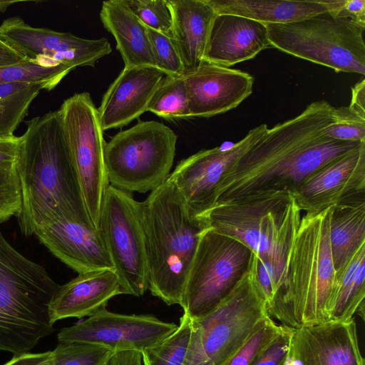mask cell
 <instances>
[{
  "instance_id": "cell-1",
  "label": "cell",
  "mask_w": 365,
  "mask_h": 365,
  "mask_svg": "<svg viewBox=\"0 0 365 365\" xmlns=\"http://www.w3.org/2000/svg\"><path fill=\"white\" fill-rule=\"evenodd\" d=\"M332 107L326 101H314L268 128L223 175L214 204L259 192L293 194L312 174L356 147L361 141L334 140L324 134Z\"/></svg>"
},
{
  "instance_id": "cell-2",
  "label": "cell",
  "mask_w": 365,
  "mask_h": 365,
  "mask_svg": "<svg viewBox=\"0 0 365 365\" xmlns=\"http://www.w3.org/2000/svg\"><path fill=\"white\" fill-rule=\"evenodd\" d=\"M16 170L21 205L17 220L26 237L41 225L71 219L95 228L87 213L58 110L26 120ZM96 229V228H95Z\"/></svg>"
},
{
  "instance_id": "cell-3",
  "label": "cell",
  "mask_w": 365,
  "mask_h": 365,
  "mask_svg": "<svg viewBox=\"0 0 365 365\" xmlns=\"http://www.w3.org/2000/svg\"><path fill=\"white\" fill-rule=\"evenodd\" d=\"M148 289L168 305H181L187 276L207 225L168 178L141 202Z\"/></svg>"
},
{
  "instance_id": "cell-4",
  "label": "cell",
  "mask_w": 365,
  "mask_h": 365,
  "mask_svg": "<svg viewBox=\"0 0 365 365\" xmlns=\"http://www.w3.org/2000/svg\"><path fill=\"white\" fill-rule=\"evenodd\" d=\"M332 208L301 217L287 256L282 292L272 314L283 326L329 321L327 309L335 274L329 242Z\"/></svg>"
},
{
  "instance_id": "cell-5",
  "label": "cell",
  "mask_w": 365,
  "mask_h": 365,
  "mask_svg": "<svg viewBox=\"0 0 365 365\" xmlns=\"http://www.w3.org/2000/svg\"><path fill=\"white\" fill-rule=\"evenodd\" d=\"M59 287L0 230V351L29 352L53 331L49 304Z\"/></svg>"
},
{
  "instance_id": "cell-6",
  "label": "cell",
  "mask_w": 365,
  "mask_h": 365,
  "mask_svg": "<svg viewBox=\"0 0 365 365\" xmlns=\"http://www.w3.org/2000/svg\"><path fill=\"white\" fill-rule=\"evenodd\" d=\"M201 217L257 257L287 262L302 215L290 192L272 190L218 201Z\"/></svg>"
},
{
  "instance_id": "cell-7",
  "label": "cell",
  "mask_w": 365,
  "mask_h": 365,
  "mask_svg": "<svg viewBox=\"0 0 365 365\" xmlns=\"http://www.w3.org/2000/svg\"><path fill=\"white\" fill-rule=\"evenodd\" d=\"M269 317L250 265L214 310L191 319V338L184 365H225Z\"/></svg>"
},
{
  "instance_id": "cell-8",
  "label": "cell",
  "mask_w": 365,
  "mask_h": 365,
  "mask_svg": "<svg viewBox=\"0 0 365 365\" xmlns=\"http://www.w3.org/2000/svg\"><path fill=\"white\" fill-rule=\"evenodd\" d=\"M178 136L156 120L138 121L118 132L104 145L108 180L128 192L153 191L168 178Z\"/></svg>"
},
{
  "instance_id": "cell-9",
  "label": "cell",
  "mask_w": 365,
  "mask_h": 365,
  "mask_svg": "<svg viewBox=\"0 0 365 365\" xmlns=\"http://www.w3.org/2000/svg\"><path fill=\"white\" fill-rule=\"evenodd\" d=\"M265 26L271 47L336 72L365 75V26L352 20L327 12Z\"/></svg>"
},
{
  "instance_id": "cell-10",
  "label": "cell",
  "mask_w": 365,
  "mask_h": 365,
  "mask_svg": "<svg viewBox=\"0 0 365 365\" xmlns=\"http://www.w3.org/2000/svg\"><path fill=\"white\" fill-rule=\"evenodd\" d=\"M252 252L210 227L202 233L185 283L181 307L192 320L214 310L248 271Z\"/></svg>"
},
{
  "instance_id": "cell-11",
  "label": "cell",
  "mask_w": 365,
  "mask_h": 365,
  "mask_svg": "<svg viewBox=\"0 0 365 365\" xmlns=\"http://www.w3.org/2000/svg\"><path fill=\"white\" fill-rule=\"evenodd\" d=\"M58 111L87 213L93 226L98 229L102 201L109 182L98 108L90 93L82 92L66 99Z\"/></svg>"
},
{
  "instance_id": "cell-12",
  "label": "cell",
  "mask_w": 365,
  "mask_h": 365,
  "mask_svg": "<svg viewBox=\"0 0 365 365\" xmlns=\"http://www.w3.org/2000/svg\"><path fill=\"white\" fill-rule=\"evenodd\" d=\"M98 229L124 294L143 295L148 289V268L141 202L131 192L109 184Z\"/></svg>"
},
{
  "instance_id": "cell-13",
  "label": "cell",
  "mask_w": 365,
  "mask_h": 365,
  "mask_svg": "<svg viewBox=\"0 0 365 365\" xmlns=\"http://www.w3.org/2000/svg\"><path fill=\"white\" fill-rule=\"evenodd\" d=\"M1 38L27 61L43 67H93L112 51L107 38L87 39L68 32L34 27L20 17H10L0 25Z\"/></svg>"
},
{
  "instance_id": "cell-14",
  "label": "cell",
  "mask_w": 365,
  "mask_h": 365,
  "mask_svg": "<svg viewBox=\"0 0 365 365\" xmlns=\"http://www.w3.org/2000/svg\"><path fill=\"white\" fill-rule=\"evenodd\" d=\"M178 327L150 314H124L104 308L71 327L61 329L58 342H85L108 346L115 351H143L160 343Z\"/></svg>"
},
{
  "instance_id": "cell-15",
  "label": "cell",
  "mask_w": 365,
  "mask_h": 365,
  "mask_svg": "<svg viewBox=\"0 0 365 365\" xmlns=\"http://www.w3.org/2000/svg\"><path fill=\"white\" fill-rule=\"evenodd\" d=\"M267 130L265 123L261 124L229 148L203 149L177 164L168 179L195 215L201 216L212 207L223 175Z\"/></svg>"
},
{
  "instance_id": "cell-16",
  "label": "cell",
  "mask_w": 365,
  "mask_h": 365,
  "mask_svg": "<svg viewBox=\"0 0 365 365\" xmlns=\"http://www.w3.org/2000/svg\"><path fill=\"white\" fill-rule=\"evenodd\" d=\"M287 365H365L354 318L294 327Z\"/></svg>"
},
{
  "instance_id": "cell-17",
  "label": "cell",
  "mask_w": 365,
  "mask_h": 365,
  "mask_svg": "<svg viewBox=\"0 0 365 365\" xmlns=\"http://www.w3.org/2000/svg\"><path fill=\"white\" fill-rule=\"evenodd\" d=\"M362 190H365V140L312 174L292 195L301 211L314 215Z\"/></svg>"
},
{
  "instance_id": "cell-18",
  "label": "cell",
  "mask_w": 365,
  "mask_h": 365,
  "mask_svg": "<svg viewBox=\"0 0 365 365\" xmlns=\"http://www.w3.org/2000/svg\"><path fill=\"white\" fill-rule=\"evenodd\" d=\"M190 117L210 118L237 107L252 93L254 78L248 73L204 62L183 75Z\"/></svg>"
},
{
  "instance_id": "cell-19",
  "label": "cell",
  "mask_w": 365,
  "mask_h": 365,
  "mask_svg": "<svg viewBox=\"0 0 365 365\" xmlns=\"http://www.w3.org/2000/svg\"><path fill=\"white\" fill-rule=\"evenodd\" d=\"M34 235L53 256L78 274L115 269L99 229L71 219H58L39 226Z\"/></svg>"
},
{
  "instance_id": "cell-20",
  "label": "cell",
  "mask_w": 365,
  "mask_h": 365,
  "mask_svg": "<svg viewBox=\"0 0 365 365\" xmlns=\"http://www.w3.org/2000/svg\"><path fill=\"white\" fill-rule=\"evenodd\" d=\"M168 77L155 66L124 67L98 108L103 131L123 128L148 111L155 91Z\"/></svg>"
},
{
  "instance_id": "cell-21",
  "label": "cell",
  "mask_w": 365,
  "mask_h": 365,
  "mask_svg": "<svg viewBox=\"0 0 365 365\" xmlns=\"http://www.w3.org/2000/svg\"><path fill=\"white\" fill-rule=\"evenodd\" d=\"M271 47L266 26L258 21L232 14L215 17L204 61L230 68L254 58Z\"/></svg>"
},
{
  "instance_id": "cell-22",
  "label": "cell",
  "mask_w": 365,
  "mask_h": 365,
  "mask_svg": "<svg viewBox=\"0 0 365 365\" xmlns=\"http://www.w3.org/2000/svg\"><path fill=\"white\" fill-rule=\"evenodd\" d=\"M124 294L115 269L79 273L60 285L49 304L53 324L67 318L89 317L106 307L113 297Z\"/></svg>"
},
{
  "instance_id": "cell-23",
  "label": "cell",
  "mask_w": 365,
  "mask_h": 365,
  "mask_svg": "<svg viewBox=\"0 0 365 365\" xmlns=\"http://www.w3.org/2000/svg\"><path fill=\"white\" fill-rule=\"evenodd\" d=\"M168 1L172 14L171 38L185 74L205 62L208 37L217 14L205 0Z\"/></svg>"
},
{
  "instance_id": "cell-24",
  "label": "cell",
  "mask_w": 365,
  "mask_h": 365,
  "mask_svg": "<svg viewBox=\"0 0 365 365\" xmlns=\"http://www.w3.org/2000/svg\"><path fill=\"white\" fill-rule=\"evenodd\" d=\"M100 18L115 40L124 67H155L147 27L132 12L126 0L103 1Z\"/></svg>"
},
{
  "instance_id": "cell-25",
  "label": "cell",
  "mask_w": 365,
  "mask_h": 365,
  "mask_svg": "<svg viewBox=\"0 0 365 365\" xmlns=\"http://www.w3.org/2000/svg\"><path fill=\"white\" fill-rule=\"evenodd\" d=\"M216 14H232L264 25L294 22L329 11L327 0H205Z\"/></svg>"
},
{
  "instance_id": "cell-26",
  "label": "cell",
  "mask_w": 365,
  "mask_h": 365,
  "mask_svg": "<svg viewBox=\"0 0 365 365\" xmlns=\"http://www.w3.org/2000/svg\"><path fill=\"white\" fill-rule=\"evenodd\" d=\"M329 242L336 272L365 242V190L351 194L333 206Z\"/></svg>"
},
{
  "instance_id": "cell-27",
  "label": "cell",
  "mask_w": 365,
  "mask_h": 365,
  "mask_svg": "<svg viewBox=\"0 0 365 365\" xmlns=\"http://www.w3.org/2000/svg\"><path fill=\"white\" fill-rule=\"evenodd\" d=\"M364 281L365 242L335 272L327 309L329 321H348L356 312L364 317Z\"/></svg>"
},
{
  "instance_id": "cell-28",
  "label": "cell",
  "mask_w": 365,
  "mask_h": 365,
  "mask_svg": "<svg viewBox=\"0 0 365 365\" xmlns=\"http://www.w3.org/2000/svg\"><path fill=\"white\" fill-rule=\"evenodd\" d=\"M41 90L43 86L35 83L0 84V137L14 135Z\"/></svg>"
},
{
  "instance_id": "cell-29",
  "label": "cell",
  "mask_w": 365,
  "mask_h": 365,
  "mask_svg": "<svg viewBox=\"0 0 365 365\" xmlns=\"http://www.w3.org/2000/svg\"><path fill=\"white\" fill-rule=\"evenodd\" d=\"M191 324V319L183 313L172 334L142 351L143 365H184L190 342Z\"/></svg>"
},
{
  "instance_id": "cell-30",
  "label": "cell",
  "mask_w": 365,
  "mask_h": 365,
  "mask_svg": "<svg viewBox=\"0 0 365 365\" xmlns=\"http://www.w3.org/2000/svg\"><path fill=\"white\" fill-rule=\"evenodd\" d=\"M148 111L167 118H190L187 92L183 76L168 77L155 91Z\"/></svg>"
},
{
  "instance_id": "cell-31",
  "label": "cell",
  "mask_w": 365,
  "mask_h": 365,
  "mask_svg": "<svg viewBox=\"0 0 365 365\" xmlns=\"http://www.w3.org/2000/svg\"><path fill=\"white\" fill-rule=\"evenodd\" d=\"M71 71L65 66L50 68L29 61L0 68V84L10 83H35L50 91Z\"/></svg>"
},
{
  "instance_id": "cell-32",
  "label": "cell",
  "mask_w": 365,
  "mask_h": 365,
  "mask_svg": "<svg viewBox=\"0 0 365 365\" xmlns=\"http://www.w3.org/2000/svg\"><path fill=\"white\" fill-rule=\"evenodd\" d=\"M51 365H105L115 351L104 345L85 342H58L51 351Z\"/></svg>"
},
{
  "instance_id": "cell-33",
  "label": "cell",
  "mask_w": 365,
  "mask_h": 365,
  "mask_svg": "<svg viewBox=\"0 0 365 365\" xmlns=\"http://www.w3.org/2000/svg\"><path fill=\"white\" fill-rule=\"evenodd\" d=\"M331 120L324 134L334 140L361 142L365 140V118L348 106L332 107Z\"/></svg>"
},
{
  "instance_id": "cell-34",
  "label": "cell",
  "mask_w": 365,
  "mask_h": 365,
  "mask_svg": "<svg viewBox=\"0 0 365 365\" xmlns=\"http://www.w3.org/2000/svg\"><path fill=\"white\" fill-rule=\"evenodd\" d=\"M128 6L147 27L171 38L172 14L168 0H126Z\"/></svg>"
},
{
  "instance_id": "cell-35",
  "label": "cell",
  "mask_w": 365,
  "mask_h": 365,
  "mask_svg": "<svg viewBox=\"0 0 365 365\" xmlns=\"http://www.w3.org/2000/svg\"><path fill=\"white\" fill-rule=\"evenodd\" d=\"M282 327L273 321L271 317H268L225 365H251L278 335Z\"/></svg>"
},
{
  "instance_id": "cell-36",
  "label": "cell",
  "mask_w": 365,
  "mask_h": 365,
  "mask_svg": "<svg viewBox=\"0 0 365 365\" xmlns=\"http://www.w3.org/2000/svg\"><path fill=\"white\" fill-rule=\"evenodd\" d=\"M147 29L155 67L170 77L182 76L183 66L172 38L148 27Z\"/></svg>"
},
{
  "instance_id": "cell-37",
  "label": "cell",
  "mask_w": 365,
  "mask_h": 365,
  "mask_svg": "<svg viewBox=\"0 0 365 365\" xmlns=\"http://www.w3.org/2000/svg\"><path fill=\"white\" fill-rule=\"evenodd\" d=\"M293 329L282 325L278 335L251 365H287Z\"/></svg>"
},
{
  "instance_id": "cell-38",
  "label": "cell",
  "mask_w": 365,
  "mask_h": 365,
  "mask_svg": "<svg viewBox=\"0 0 365 365\" xmlns=\"http://www.w3.org/2000/svg\"><path fill=\"white\" fill-rule=\"evenodd\" d=\"M328 13L336 18L348 19L365 26L364 0H328Z\"/></svg>"
},
{
  "instance_id": "cell-39",
  "label": "cell",
  "mask_w": 365,
  "mask_h": 365,
  "mask_svg": "<svg viewBox=\"0 0 365 365\" xmlns=\"http://www.w3.org/2000/svg\"><path fill=\"white\" fill-rule=\"evenodd\" d=\"M21 136L0 137V168H15L19 158Z\"/></svg>"
},
{
  "instance_id": "cell-40",
  "label": "cell",
  "mask_w": 365,
  "mask_h": 365,
  "mask_svg": "<svg viewBox=\"0 0 365 365\" xmlns=\"http://www.w3.org/2000/svg\"><path fill=\"white\" fill-rule=\"evenodd\" d=\"M51 351L41 353L29 351L14 354L9 361L2 365H51Z\"/></svg>"
},
{
  "instance_id": "cell-41",
  "label": "cell",
  "mask_w": 365,
  "mask_h": 365,
  "mask_svg": "<svg viewBox=\"0 0 365 365\" xmlns=\"http://www.w3.org/2000/svg\"><path fill=\"white\" fill-rule=\"evenodd\" d=\"M351 98L348 106L352 111L365 118V79L357 82L351 88Z\"/></svg>"
},
{
  "instance_id": "cell-42",
  "label": "cell",
  "mask_w": 365,
  "mask_h": 365,
  "mask_svg": "<svg viewBox=\"0 0 365 365\" xmlns=\"http://www.w3.org/2000/svg\"><path fill=\"white\" fill-rule=\"evenodd\" d=\"M106 365H143L142 351L135 350L115 351Z\"/></svg>"
},
{
  "instance_id": "cell-43",
  "label": "cell",
  "mask_w": 365,
  "mask_h": 365,
  "mask_svg": "<svg viewBox=\"0 0 365 365\" xmlns=\"http://www.w3.org/2000/svg\"><path fill=\"white\" fill-rule=\"evenodd\" d=\"M27 61L0 36V68Z\"/></svg>"
},
{
  "instance_id": "cell-44",
  "label": "cell",
  "mask_w": 365,
  "mask_h": 365,
  "mask_svg": "<svg viewBox=\"0 0 365 365\" xmlns=\"http://www.w3.org/2000/svg\"><path fill=\"white\" fill-rule=\"evenodd\" d=\"M16 1H0V12H4L7 8L14 3H18Z\"/></svg>"
},
{
  "instance_id": "cell-45",
  "label": "cell",
  "mask_w": 365,
  "mask_h": 365,
  "mask_svg": "<svg viewBox=\"0 0 365 365\" xmlns=\"http://www.w3.org/2000/svg\"><path fill=\"white\" fill-rule=\"evenodd\" d=\"M106 364H105V365H106Z\"/></svg>"
}]
</instances>
